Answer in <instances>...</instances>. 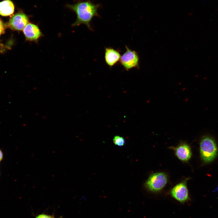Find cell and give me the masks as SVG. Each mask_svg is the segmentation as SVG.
I'll return each mask as SVG.
<instances>
[{
	"instance_id": "9a60e30c",
	"label": "cell",
	"mask_w": 218,
	"mask_h": 218,
	"mask_svg": "<svg viewBox=\"0 0 218 218\" xmlns=\"http://www.w3.org/2000/svg\"><path fill=\"white\" fill-rule=\"evenodd\" d=\"M217 189H218V187H217Z\"/></svg>"
},
{
	"instance_id": "4fadbf2b",
	"label": "cell",
	"mask_w": 218,
	"mask_h": 218,
	"mask_svg": "<svg viewBox=\"0 0 218 218\" xmlns=\"http://www.w3.org/2000/svg\"><path fill=\"white\" fill-rule=\"evenodd\" d=\"M5 26L2 21L0 19V35L4 33Z\"/></svg>"
},
{
	"instance_id": "7c38bea8",
	"label": "cell",
	"mask_w": 218,
	"mask_h": 218,
	"mask_svg": "<svg viewBox=\"0 0 218 218\" xmlns=\"http://www.w3.org/2000/svg\"><path fill=\"white\" fill-rule=\"evenodd\" d=\"M35 218H55L53 215L41 213L37 215Z\"/></svg>"
},
{
	"instance_id": "3957f363",
	"label": "cell",
	"mask_w": 218,
	"mask_h": 218,
	"mask_svg": "<svg viewBox=\"0 0 218 218\" xmlns=\"http://www.w3.org/2000/svg\"><path fill=\"white\" fill-rule=\"evenodd\" d=\"M168 181L167 175L163 172L151 174L144 183V186L149 191L156 192L161 190Z\"/></svg>"
},
{
	"instance_id": "8992f818",
	"label": "cell",
	"mask_w": 218,
	"mask_h": 218,
	"mask_svg": "<svg viewBox=\"0 0 218 218\" xmlns=\"http://www.w3.org/2000/svg\"><path fill=\"white\" fill-rule=\"evenodd\" d=\"M28 22V18L27 16L22 12H19L10 19L8 26L13 30L20 31L23 29Z\"/></svg>"
},
{
	"instance_id": "5bb4252c",
	"label": "cell",
	"mask_w": 218,
	"mask_h": 218,
	"mask_svg": "<svg viewBox=\"0 0 218 218\" xmlns=\"http://www.w3.org/2000/svg\"><path fill=\"white\" fill-rule=\"evenodd\" d=\"M3 157V154L2 151L0 150V161L2 159Z\"/></svg>"
},
{
	"instance_id": "5b68a950",
	"label": "cell",
	"mask_w": 218,
	"mask_h": 218,
	"mask_svg": "<svg viewBox=\"0 0 218 218\" xmlns=\"http://www.w3.org/2000/svg\"><path fill=\"white\" fill-rule=\"evenodd\" d=\"M188 178L174 186L171 190V196L178 201L181 203L186 201L189 199L187 181Z\"/></svg>"
},
{
	"instance_id": "8fae6325",
	"label": "cell",
	"mask_w": 218,
	"mask_h": 218,
	"mask_svg": "<svg viewBox=\"0 0 218 218\" xmlns=\"http://www.w3.org/2000/svg\"><path fill=\"white\" fill-rule=\"evenodd\" d=\"M114 144L117 146L119 147L123 146L125 143L124 138L120 136H115L113 139Z\"/></svg>"
},
{
	"instance_id": "277c9868",
	"label": "cell",
	"mask_w": 218,
	"mask_h": 218,
	"mask_svg": "<svg viewBox=\"0 0 218 218\" xmlns=\"http://www.w3.org/2000/svg\"><path fill=\"white\" fill-rule=\"evenodd\" d=\"M126 51L121 56L120 61L121 64L126 71L139 66V58L135 51L125 46Z\"/></svg>"
},
{
	"instance_id": "30bf717a",
	"label": "cell",
	"mask_w": 218,
	"mask_h": 218,
	"mask_svg": "<svg viewBox=\"0 0 218 218\" xmlns=\"http://www.w3.org/2000/svg\"><path fill=\"white\" fill-rule=\"evenodd\" d=\"M14 6L10 0H5L0 2V15L7 16L12 14L14 11Z\"/></svg>"
},
{
	"instance_id": "9c48e42d",
	"label": "cell",
	"mask_w": 218,
	"mask_h": 218,
	"mask_svg": "<svg viewBox=\"0 0 218 218\" xmlns=\"http://www.w3.org/2000/svg\"><path fill=\"white\" fill-rule=\"evenodd\" d=\"M121 55L118 51L112 48H106L104 59L107 64L111 68L120 61Z\"/></svg>"
},
{
	"instance_id": "6da1fadb",
	"label": "cell",
	"mask_w": 218,
	"mask_h": 218,
	"mask_svg": "<svg viewBox=\"0 0 218 218\" xmlns=\"http://www.w3.org/2000/svg\"><path fill=\"white\" fill-rule=\"evenodd\" d=\"M100 6L99 4H95L89 1L70 5L69 7L77 15L76 20L73 24V26H76L83 24L86 25L90 30L93 31L91 22L94 17H100L97 12Z\"/></svg>"
},
{
	"instance_id": "52a82bcc",
	"label": "cell",
	"mask_w": 218,
	"mask_h": 218,
	"mask_svg": "<svg viewBox=\"0 0 218 218\" xmlns=\"http://www.w3.org/2000/svg\"><path fill=\"white\" fill-rule=\"evenodd\" d=\"M169 148L174 151L177 157L183 162H187L191 157L190 148L186 143L181 142L177 146H172Z\"/></svg>"
},
{
	"instance_id": "7a4b0ae2",
	"label": "cell",
	"mask_w": 218,
	"mask_h": 218,
	"mask_svg": "<svg viewBox=\"0 0 218 218\" xmlns=\"http://www.w3.org/2000/svg\"><path fill=\"white\" fill-rule=\"evenodd\" d=\"M200 151L203 160L206 162L212 160L216 156L217 149L213 139L208 136H204L200 143Z\"/></svg>"
},
{
	"instance_id": "ba28073f",
	"label": "cell",
	"mask_w": 218,
	"mask_h": 218,
	"mask_svg": "<svg viewBox=\"0 0 218 218\" xmlns=\"http://www.w3.org/2000/svg\"><path fill=\"white\" fill-rule=\"evenodd\" d=\"M23 30L25 39L28 41L36 42L43 36L38 26L32 23H28Z\"/></svg>"
}]
</instances>
